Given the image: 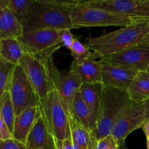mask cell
<instances>
[{
    "mask_svg": "<svg viewBox=\"0 0 149 149\" xmlns=\"http://www.w3.org/2000/svg\"><path fill=\"white\" fill-rule=\"evenodd\" d=\"M22 26L23 33L42 29H78L71 20L70 1L57 0H33Z\"/></svg>",
    "mask_w": 149,
    "mask_h": 149,
    "instance_id": "1",
    "label": "cell"
},
{
    "mask_svg": "<svg viewBox=\"0 0 149 149\" xmlns=\"http://www.w3.org/2000/svg\"><path fill=\"white\" fill-rule=\"evenodd\" d=\"M149 33V22L138 23L102 36L86 39L87 46L100 57L119 53L132 47L144 43Z\"/></svg>",
    "mask_w": 149,
    "mask_h": 149,
    "instance_id": "2",
    "label": "cell"
},
{
    "mask_svg": "<svg viewBox=\"0 0 149 149\" xmlns=\"http://www.w3.org/2000/svg\"><path fill=\"white\" fill-rule=\"evenodd\" d=\"M70 13L74 26L78 29L94 26H125L149 22V20L117 14L87 5L81 1H70Z\"/></svg>",
    "mask_w": 149,
    "mask_h": 149,
    "instance_id": "3",
    "label": "cell"
},
{
    "mask_svg": "<svg viewBox=\"0 0 149 149\" xmlns=\"http://www.w3.org/2000/svg\"><path fill=\"white\" fill-rule=\"evenodd\" d=\"M39 99L57 90L56 77L59 71L54 65L52 57L25 53L19 63Z\"/></svg>",
    "mask_w": 149,
    "mask_h": 149,
    "instance_id": "4",
    "label": "cell"
},
{
    "mask_svg": "<svg viewBox=\"0 0 149 149\" xmlns=\"http://www.w3.org/2000/svg\"><path fill=\"white\" fill-rule=\"evenodd\" d=\"M39 108L48 131L55 139L63 141L71 138L68 110L58 90L40 99Z\"/></svg>",
    "mask_w": 149,
    "mask_h": 149,
    "instance_id": "5",
    "label": "cell"
},
{
    "mask_svg": "<svg viewBox=\"0 0 149 149\" xmlns=\"http://www.w3.org/2000/svg\"><path fill=\"white\" fill-rule=\"evenodd\" d=\"M130 101L127 92L103 86L101 101L93 132L97 141L111 135L113 124L122 109Z\"/></svg>",
    "mask_w": 149,
    "mask_h": 149,
    "instance_id": "6",
    "label": "cell"
},
{
    "mask_svg": "<svg viewBox=\"0 0 149 149\" xmlns=\"http://www.w3.org/2000/svg\"><path fill=\"white\" fill-rule=\"evenodd\" d=\"M62 30L42 29L23 33L19 41L25 53L43 57H52L61 47Z\"/></svg>",
    "mask_w": 149,
    "mask_h": 149,
    "instance_id": "7",
    "label": "cell"
},
{
    "mask_svg": "<svg viewBox=\"0 0 149 149\" xmlns=\"http://www.w3.org/2000/svg\"><path fill=\"white\" fill-rule=\"evenodd\" d=\"M148 119L144 103L130 101L118 114L111 135L118 145L125 143V139L132 132L141 127Z\"/></svg>",
    "mask_w": 149,
    "mask_h": 149,
    "instance_id": "8",
    "label": "cell"
},
{
    "mask_svg": "<svg viewBox=\"0 0 149 149\" xmlns=\"http://www.w3.org/2000/svg\"><path fill=\"white\" fill-rule=\"evenodd\" d=\"M15 116L31 107L39 106V99L23 68L16 65L9 88Z\"/></svg>",
    "mask_w": 149,
    "mask_h": 149,
    "instance_id": "9",
    "label": "cell"
},
{
    "mask_svg": "<svg viewBox=\"0 0 149 149\" xmlns=\"http://www.w3.org/2000/svg\"><path fill=\"white\" fill-rule=\"evenodd\" d=\"M81 1L95 8L149 20V0H85Z\"/></svg>",
    "mask_w": 149,
    "mask_h": 149,
    "instance_id": "10",
    "label": "cell"
},
{
    "mask_svg": "<svg viewBox=\"0 0 149 149\" xmlns=\"http://www.w3.org/2000/svg\"><path fill=\"white\" fill-rule=\"evenodd\" d=\"M100 61L121 65L135 71H146L149 66V45L142 43L119 53L108 55Z\"/></svg>",
    "mask_w": 149,
    "mask_h": 149,
    "instance_id": "11",
    "label": "cell"
},
{
    "mask_svg": "<svg viewBox=\"0 0 149 149\" xmlns=\"http://www.w3.org/2000/svg\"><path fill=\"white\" fill-rule=\"evenodd\" d=\"M100 62L103 85L127 92L138 71L100 60Z\"/></svg>",
    "mask_w": 149,
    "mask_h": 149,
    "instance_id": "12",
    "label": "cell"
},
{
    "mask_svg": "<svg viewBox=\"0 0 149 149\" xmlns=\"http://www.w3.org/2000/svg\"><path fill=\"white\" fill-rule=\"evenodd\" d=\"M100 58L97 54L93 52L90 58L82 61H74L69 71L81 79L82 84L102 83L101 63L96 58ZM103 84V83H102Z\"/></svg>",
    "mask_w": 149,
    "mask_h": 149,
    "instance_id": "13",
    "label": "cell"
},
{
    "mask_svg": "<svg viewBox=\"0 0 149 149\" xmlns=\"http://www.w3.org/2000/svg\"><path fill=\"white\" fill-rule=\"evenodd\" d=\"M82 82L81 79L68 71H58L56 77V88L61 99L66 106L68 113H73V102Z\"/></svg>",
    "mask_w": 149,
    "mask_h": 149,
    "instance_id": "14",
    "label": "cell"
},
{
    "mask_svg": "<svg viewBox=\"0 0 149 149\" xmlns=\"http://www.w3.org/2000/svg\"><path fill=\"white\" fill-rule=\"evenodd\" d=\"M26 146L29 149H56L55 138L48 131L42 115L32 127Z\"/></svg>",
    "mask_w": 149,
    "mask_h": 149,
    "instance_id": "15",
    "label": "cell"
},
{
    "mask_svg": "<svg viewBox=\"0 0 149 149\" xmlns=\"http://www.w3.org/2000/svg\"><path fill=\"white\" fill-rule=\"evenodd\" d=\"M40 115L39 106H36L29 108L20 115L15 116L13 132V138L22 143L26 144L28 135Z\"/></svg>",
    "mask_w": 149,
    "mask_h": 149,
    "instance_id": "16",
    "label": "cell"
},
{
    "mask_svg": "<svg viewBox=\"0 0 149 149\" xmlns=\"http://www.w3.org/2000/svg\"><path fill=\"white\" fill-rule=\"evenodd\" d=\"M23 26L8 8L0 11V39H19L23 35Z\"/></svg>",
    "mask_w": 149,
    "mask_h": 149,
    "instance_id": "17",
    "label": "cell"
},
{
    "mask_svg": "<svg viewBox=\"0 0 149 149\" xmlns=\"http://www.w3.org/2000/svg\"><path fill=\"white\" fill-rule=\"evenodd\" d=\"M103 84L102 83H87L82 84L80 87L79 93L90 110L91 111L95 120L101 101Z\"/></svg>",
    "mask_w": 149,
    "mask_h": 149,
    "instance_id": "18",
    "label": "cell"
},
{
    "mask_svg": "<svg viewBox=\"0 0 149 149\" xmlns=\"http://www.w3.org/2000/svg\"><path fill=\"white\" fill-rule=\"evenodd\" d=\"M131 101L144 103L149 100V73L138 71L127 90Z\"/></svg>",
    "mask_w": 149,
    "mask_h": 149,
    "instance_id": "19",
    "label": "cell"
},
{
    "mask_svg": "<svg viewBox=\"0 0 149 149\" xmlns=\"http://www.w3.org/2000/svg\"><path fill=\"white\" fill-rule=\"evenodd\" d=\"M73 113L87 130L90 132H94L96 129V120L79 92L76 94L73 102Z\"/></svg>",
    "mask_w": 149,
    "mask_h": 149,
    "instance_id": "20",
    "label": "cell"
},
{
    "mask_svg": "<svg viewBox=\"0 0 149 149\" xmlns=\"http://www.w3.org/2000/svg\"><path fill=\"white\" fill-rule=\"evenodd\" d=\"M24 54L25 51L18 39H0V58L17 65Z\"/></svg>",
    "mask_w": 149,
    "mask_h": 149,
    "instance_id": "21",
    "label": "cell"
},
{
    "mask_svg": "<svg viewBox=\"0 0 149 149\" xmlns=\"http://www.w3.org/2000/svg\"><path fill=\"white\" fill-rule=\"evenodd\" d=\"M0 114L13 134L15 113L9 90L0 97Z\"/></svg>",
    "mask_w": 149,
    "mask_h": 149,
    "instance_id": "22",
    "label": "cell"
},
{
    "mask_svg": "<svg viewBox=\"0 0 149 149\" xmlns=\"http://www.w3.org/2000/svg\"><path fill=\"white\" fill-rule=\"evenodd\" d=\"M16 65L0 58V97L8 91Z\"/></svg>",
    "mask_w": 149,
    "mask_h": 149,
    "instance_id": "23",
    "label": "cell"
},
{
    "mask_svg": "<svg viewBox=\"0 0 149 149\" xmlns=\"http://www.w3.org/2000/svg\"><path fill=\"white\" fill-rule=\"evenodd\" d=\"M33 0H9L8 8L22 24L27 16Z\"/></svg>",
    "mask_w": 149,
    "mask_h": 149,
    "instance_id": "24",
    "label": "cell"
},
{
    "mask_svg": "<svg viewBox=\"0 0 149 149\" xmlns=\"http://www.w3.org/2000/svg\"><path fill=\"white\" fill-rule=\"evenodd\" d=\"M71 55L74 58V61H82L90 58L93 52L90 51L87 45H84L79 39H74L73 45L70 49Z\"/></svg>",
    "mask_w": 149,
    "mask_h": 149,
    "instance_id": "25",
    "label": "cell"
},
{
    "mask_svg": "<svg viewBox=\"0 0 149 149\" xmlns=\"http://www.w3.org/2000/svg\"><path fill=\"white\" fill-rule=\"evenodd\" d=\"M95 149H119V145L112 135L97 141Z\"/></svg>",
    "mask_w": 149,
    "mask_h": 149,
    "instance_id": "26",
    "label": "cell"
},
{
    "mask_svg": "<svg viewBox=\"0 0 149 149\" xmlns=\"http://www.w3.org/2000/svg\"><path fill=\"white\" fill-rule=\"evenodd\" d=\"M0 149H27V147L26 144L13 138L7 141H0Z\"/></svg>",
    "mask_w": 149,
    "mask_h": 149,
    "instance_id": "27",
    "label": "cell"
},
{
    "mask_svg": "<svg viewBox=\"0 0 149 149\" xmlns=\"http://www.w3.org/2000/svg\"><path fill=\"white\" fill-rule=\"evenodd\" d=\"M74 36L69 29H64L61 31V42L63 47H65L68 49H71L74 41Z\"/></svg>",
    "mask_w": 149,
    "mask_h": 149,
    "instance_id": "28",
    "label": "cell"
},
{
    "mask_svg": "<svg viewBox=\"0 0 149 149\" xmlns=\"http://www.w3.org/2000/svg\"><path fill=\"white\" fill-rule=\"evenodd\" d=\"M13 138V134L0 114V141H7Z\"/></svg>",
    "mask_w": 149,
    "mask_h": 149,
    "instance_id": "29",
    "label": "cell"
},
{
    "mask_svg": "<svg viewBox=\"0 0 149 149\" xmlns=\"http://www.w3.org/2000/svg\"><path fill=\"white\" fill-rule=\"evenodd\" d=\"M55 141L56 149H74V143H73L71 137L63 141L55 139Z\"/></svg>",
    "mask_w": 149,
    "mask_h": 149,
    "instance_id": "30",
    "label": "cell"
},
{
    "mask_svg": "<svg viewBox=\"0 0 149 149\" xmlns=\"http://www.w3.org/2000/svg\"><path fill=\"white\" fill-rule=\"evenodd\" d=\"M143 130L144 133H145L146 137V139L149 140V119H147L144 124L143 125V126L141 127Z\"/></svg>",
    "mask_w": 149,
    "mask_h": 149,
    "instance_id": "31",
    "label": "cell"
},
{
    "mask_svg": "<svg viewBox=\"0 0 149 149\" xmlns=\"http://www.w3.org/2000/svg\"><path fill=\"white\" fill-rule=\"evenodd\" d=\"M9 0H0V11L8 7Z\"/></svg>",
    "mask_w": 149,
    "mask_h": 149,
    "instance_id": "32",
    "label": "cell"
},
{
    "mask_svg": "<svg viewBox=\"0 0 149 149\" xmlns=\"http://www.w3.org/2000/svg\"><path fill=\"white\" fill-rule=\"evenodd\" d=\"M144 105H145L146 109L147 112V116H148V119H149V100H147V101L144 102ZM146 119V120H147Z\"/></svg>",
    "mask_w": 149,
    "mask_h": 149,
    "instance_id": "33",
    "label": "cell"
},
{
    "mask_svg": "<svg viewBox=\"0 0 149 149\" xmlns=\"http://www.w3.org/2000/svg\"><path fill=\"white\" fill-rule=\"evenodd\" d=\"M119 149H128V148L127 147L125 143H124L121 144V145L119 146Z\"/></svg>",
    "mask_w": 149,
    "mask_h": 149,
    "instance_id": "34",
    "label": "cell"
},
{
    "mask_svg": "<svg viewBox=\"0 0 149 149\" xmlns=\"http://www.w3.org/2000/svg\"><path fill=\"white\" fill-rule=\"evenodd\" d=\"M144 43L149 44V33L148 34V36H146V39H145V41H144Z\"/></svg>",
    "mask_w": 149,
    "mask_h": 149,
    "instance_id": "35",
    "label": "cell"
},
{
    "mask_svg": "<svg viewBox=\"0 0 149 149\" xmlns=\"http://www.w3.org/2000/svg\"><path fill=\"white\" fill-rule=\"evenodd\" d=\"M146 144H147V148L149 149V140H147Z\"/></svg>",
    "mask_w": 149,
    "mask_h": 149,
    "instance_id": "36",
    "label": "cell"
},
{
    "mask_svg": "<svg viewBox=\"0 0 149 149\" xmlns=\"http://www.w3.org/2000/svg\"><path fill=\"white\" fill-rule=\"evenodd\" d=\"M147 72H148V73H149V66H148V69H147Z\"/></svg>",
    "mask_w": 149,
    "mask_h": 149,
    "instance_id": "37",
    "label": "cell"
},
{
    "mask_svg": "<svg viewBox=\"0 0 149 149\" xmlns=\"http://www.w3.org/2000/svg\"><path fill=\"white\" fill-rule=\"evenodd\" d=\"M27 149H29V148H27Z\"/></svg>",
    "mask_w": 149,
    "mask_h": 149,
    "instance_id": "38",
    "label": "cell"
},
{
    "mask_svg": "<svg viewBox=\"0 0 149 149\" xmlns=\"http://www.w3.org/2000/svg\"><path fill=\"white\" fill-rule=\"evenodd\" d=\"M148 45H149V44H148Z\"/></svg>",
    "mask_w": 149,
    "mask_h": 149,
    "instance_id": "39",
    "label": "cell"
}]
</instances>
